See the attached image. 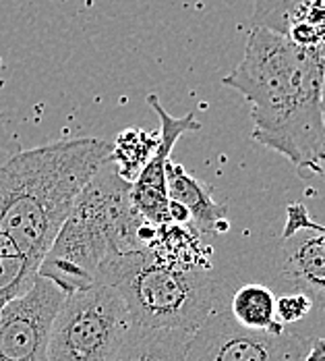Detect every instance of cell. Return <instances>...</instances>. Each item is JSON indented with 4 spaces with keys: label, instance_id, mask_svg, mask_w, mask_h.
Segmentation results:
<instances>
[{
    "label": "cell",
    "instance_id": "obj_1",
    "mask_svg": "<svg viewBox=\"0 0 325 361\" xmlns=\"http://www.w3.org/2000/svg\"><path fill=\"white\" fill-rule=\"evenodd\" d=\"M324 73L325 54L253 27L241 65L222 79L249 102L251 137L284 156L305 180L325 171Z\"/></svg>",
    "mask_w": 325,
    "mask_h": 361
},
{
    "label": "cell",
    "instance_id": "obj_2",
    "mask_svg": "<svg viewBox=\"0 0 325 361\" xmlns=\"http://www.w3.org/2000/svg\"><path fill=\"white\" fill-rule=\"evenodd\" d=\"M110 149L98 137L60 140L19 152L0 166V231L19 252L42 264Z\"/></svg>",
    "mask_w": 325,
    "mask_h": 361
},
{
    "label": "cell",
    "instance_id": "obj_3",
    "mask_svg": "<svg viewBox=\"0 0 325 361\" xmlns=\"http://www.w3.org/2000/svg\"><path fill=\"white\" fill-rule=\"evenodd\" d=\"M144 222L131 200V183L108 160L79 193L37 274L65 295L85 289L108 259L144 250L137 237Z\"/></svg>",
    "mask_w": 325,
    "mask_h": 361
},
{
    "label": "cell",
    "instance_id": "obj_4",
    "mask_svg": "<svg viewBox=\"0 0 325 361\" xmlns=\"http://www.w3.org/2000/svg\"><path fill=\"white\" fill-rule=\"evenodd\" d=\"M96 281L122 297L133 326L141 328L193 334L222 303L214 268L174 264L147 247L108 259Z\"/></svg>",
    "mask_w": 325,
    "mask_h": 361
},
{
    "label": "cell",
    "instance_id": "obj_5",
    "mask_svg": "<svg viewBox=\"0 0 325 361\" xmlns=\"http://www.w3.org/2000/svg\"><path fill=\"white\" fill-rule=\"evenodd\" d=\"M131 328L122 297L96 281L65 295L50 328L46 361H110Z\"/></svg>",
    "mask_w": 325,
    "mask_h": 361
},
{
    "label": "cell",
    "instance_id": "obj_6",
    "mask_svg": "<svg viewBox=\"0 0 325 361\" xmlns=\"http://www.w3.org/2000/svg\"><path fill=\"white\" fill-rule=\"evenodd\" d=\"M311 341L288 328L282 334L249 330L219 303L191 334L186 361H305Z\"/></svg>",
    "mask_w": 325,
    "mask_h": 361
},
{
    "label": "cell",
    "instance_id": "obj_7",
    "mask_svg": "<svg viewBox=\"0 0 325 361\" xmlns=\"http://www.w3.org/2000/svg\"><path fill=\"white\" fill-rule=\"evenodd\" d=\"M65 293L37 274L34 287L0 312V361H46L54 316Z\"/></svg>",
    "mask_w": 325,
    "mask_h": 361
},
{
    "label": "cell",
    "instance_id": "obj_8",
    "mask_svg": "<svg viewBox=\"0 0 325 361\" xmlns=\"http://www.w3.org/2000/svg\"><path fill=\"white\" fill-rule=\"evenodd\" d=\"M278 266L294 293L307 295L313 307L325 312V224L315 222L305 204L292 202L286 208Z\"/></svg>",
    "mask_w": 325,
    "mask_h": 361
},
{
    "label": "cell",
    "instance_id": "obj_9",
    "mask_svg": "<svg viewBox=\"0 0 325 361\" xmlns=\"http://www.w3.org/2000/svg\"><path fill=\"white\" fill-rule=\"evenodd\" d=\"M149 106L160 118V133H158V147L149 162L141 169V173L131 180V200L135 210L141 214L153 226H164L170 224L168 216V187H166V164L170 162L172 147L177 145L179 137L189 133V131H199L201 123L195 118L193 112L186 116H172L168 114L162 102L158 100L155 94L147 96Z\"/></svg>",
    "mask_w": 325,
    "mask_h": 361
},
{
    "label": "cell",
    "instance_id": "obj_10",
    "mask_svg": "<svg viewBox=\"0 0 325 361\" xmlns=\"http://www.w3.org/2000/svg\"><path fill=\"white\" fill-rule=\"evenodd\" d=\"M166 187L168 200L182 206L189 218L191 228L199 235H216L228 231V208L214 197V191L203 180L189 175L182 164H166Z\"/></svg>",
    "mask_w": 325,
    "mask_h": 361
},
{
    "label": "cell",
    "instance_id": "obj_11",
    "mask_svg": "<svg viewBox=\"0 0 325 361\" xmlns=\"http://www.w3.org/2000/svg\"><path fill=\"white\" fill-rule=\"evenodd\" d=\"M191 334L133 326L110 361H186Z\"/></svg>",
    "mask_w": 325,
    "mask_h": 361
},
{
    "label": "cell",
    "instance_id": "obj_12",
    "mask_svg": "<svg viewBox=\"0 0 325 361\" xmlns=\"http://www.w3.org/2000/svg\"><path fill=\"white\" fill-rule=\"evenodd\" d=\"M228 312L238 324L249 330L272 334H282L286 330L276 316V295L263 285L241 287L230 297Z\"/></svg>",
    "mask_w": 325,
    "mask_h": 361
},
{
    "label": "cell",
    "instance_id": "obj_13",
    "mask_svg": "<svg viewBox=\"0 0 325 361\" xmlns=\"http://www.w3.org/2000/svg\"><path fill=\"white\" fill-rule=\"evenodd\" d=\"M155 147H158V133H147L144 129L131 127L114 140L108 160L116 166L120 177L131 183L149 162Z\"/></svg>",
    "mask_w": 325,
    "mask_h": 361
},
{
    "label": "cell",
    "instance_id": "obj_14",
    "mask_svg": "<svg viewBox=\"0 0 325 361\" xmlns=\"http://www.w3.org/2000/svg\"><path fill=\"white\" fill-rule=\"evenodd\" d=\"M39 262L27 255L0 257V312L34 287Z\"/></svg>",
    "mask_w": 325,
    "mask_h": 361
},
{
    "label": "cell",
    "instance_id": "obj_15",
    "mask_svg": "<svg viewBox=\"0 0 325 361\" xmlns=\"http://www.w3.org/2000/svg\"><path fill=\"white\" fill-rule=\"evenodd\" d=\"M313 310L315 307H313L311 299L302 293H290V295L276 299V316L284 326L305 320Z\"/></svg>",
    "mask_w": 325,
    "mask_h": 361
},
{
    "label": "cell",
    "instance_id": "obj_16",
    "mask_svg": "<svg viewBox=\"0 0 325 361\" xmlns=\"http://www.w3.org/2000/svg\"><path fill=\"white\" fill-rule=\"evenodd\" d=\"M302 0H253V27L274 30L294 4Z\"/></svg>",
    "mask_w": 325,
    "mask_h": 361
},
{
    "label": "cell",
    "instance_id": "obj_17",
    "mask_svg": "<svg viewBox=\"0 0 325 361\" xmlns=\"http://www.w3.org/2000/svg\"><path fill=\"white\" fill-rule=\"evenodd\" d=\"M305 361H325V338H313Z\"/></svg>",
    "mask_w": 325,
    "mask_h": 361
},
{
    "label": "cell",
    "instance_id": "obj_18",
    "mask_svg": "<svg viewBox=\"0 0 325 361\" xmlns=\"http://www.w3.org/2000/svg\"><path fill=\"white\" fill-rule=\"evenodd\" d=\"M321 116H324V131H325V73H324V87H321Z\"/></svg>",
    "mask_w": 325,
    "mask_h": 361
}]
</instances>
